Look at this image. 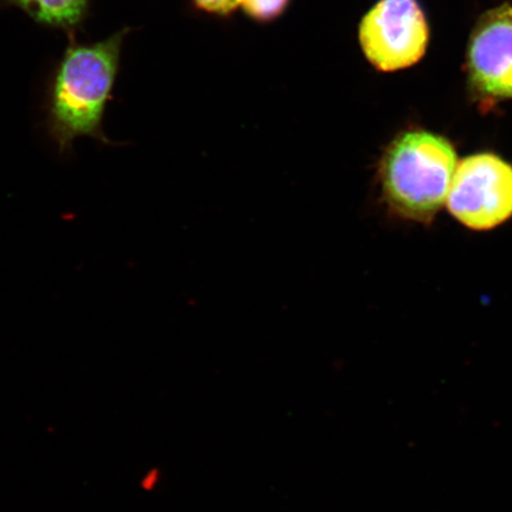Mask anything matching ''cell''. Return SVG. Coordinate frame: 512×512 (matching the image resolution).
I'll use <instances>...</instances> for the list:
<instances>
[{"label": "cell", "instance_id": "7a4b0ae2", "mask_svg": "<svg viewBox=\"0 0 512 512\" xmlns=\"http://www.w3.org/2000/svg\"><path fill=\"white\" fill-rule=\"evenodd\" d=\"M456 170V151L447 139L426 131L402 133L377 169L382 201L399 219L431 223L447 201Z\"/></svg>", "mask_w": 512, "mask_h": 512}, {"label": "cell", "instance_id": "52a82bcc", "mask_svg": "<svg viewBox=\"0 0 512 512\" xmlns=\"http://www.w3.org/2000/svg\"><path fill=\"white\" fill-rule=\"evenodd\" d=\"M291 0H240L246 14L258 22H271L284 14Z\"/></svg>", "mask_w": 512, "mask_h": 512}, {"label": "cell", "instance_id": "5b68a950", "mask_svg": "<svg viewBox=\"0 0 512 512\" xmlns=\"http://www.w3.org/2000/svg\"><path fill=\"white\" fill-rule=\"evenodd\" d=\"M473 85L491 98H512V6L504 5L479 22L469 49Z\"/></svg>", "mask_w": 512, "mask_h": 512}, {"label": "cell", "instance_id": "8992f818", "mask_svg": "<svg viewBox=\"0 0 512 512\" xmlns=\"http://www.w3.org/2000/svg\"><path fill=\"white\" fill-rule=\"evenodd\" d=\"M37 23L74 29L86 18L91 0H8Z\"/></svg>", "mask_w": 512, "mask_h": 512}, {"label": "cell", "instance_id": "9c48e42d", "mask_svg": "<svg viewBox=\"0 0 512 512\" xmlns=\"http://www.w3.org/2000/svg\"><path fill=\"white\" fill-rule=\"evenodd\" d=\"M160 480H162V471L158 467H150L140 478L139 485L144 491L151 492L158 488Z\"/></svg>", "mask_w": 512, "mask_h": 512}, {"label": "cell", "instance_id": "277c9868", "mask_svg": "<svg viewBox=\"0 0 512 512\" xmlns=\"http://www.w3.org/2000/svg\"><path fill=\"white\" fill-rule=\"evenodd\" d=\"M364 55L382 72L411 67L424 56L428 25L416 0H380L360 25Z\"/></svg>", "mask_w": 512, "mask_h": 512}, {"label": "cell", "instance_id": "ba28073f", "mask_svg": "<svg viewBox=\"0 0 512 512\" xmlns=\"http://www.w3.org/2000/svg\"><path fill=\"white\" fill-rule=\"evenodd\" d=\"M194 3L198 9L219 16L230 15L240 6V0H194Z\"/></svg>", "mask_w": 512, "mask_h": 512}, {"label": "cell", "instance_id": "6da1fadb", "mask_svg": "<svg viewBox=\"0 0 512 512\" xmlns=\"http://www.w3.org/2000/svg\"><path fill=\"white\" fill-rule=\"evenodd\" d=\"M127 30L93 44L70 42L51 82L48 133L61 156L75 139L91 137L112 145L102 130L108 100L117 79L121 44Z\"/></svg>", "mask_w": 512, "mask_h": 512}, {"label": "cell", "instance_id": "3957f363", "mask_svg": "<svg viewBox=\"0 0 512 512\" xmlns=\"http://www.w3.org/2000/svg\"><path fill=\"white\" fill-rule=\"evenodd\" d=\"M447 207L473 230H490L512 217V166L492 153L467 157L457 166Z\"/></svg>", "mask_w": 512, "mask_h": 512}]
</instances>
